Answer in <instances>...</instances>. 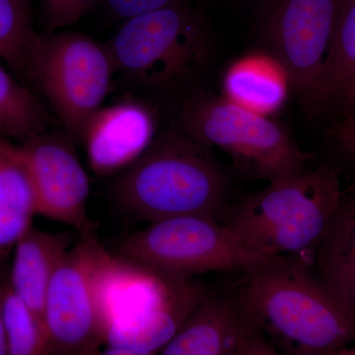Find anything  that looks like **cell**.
Segmentation results:
<instances>
[{"instance_id":"obj_1","label":"cell","mask_w":355,"mask_h":355,"mask_svg":"<svg viewBox=\"0 0 355 355\" xmlns=\"http://www.w3.org/2000/svg\"><path fill=\"white\" fill-rule=\"evenodd\" d=\"M309 263L270 257L238 273L242 317L282 355H338L355 342V315L313 277Z\"/></svg>"},{"instance_id":"obj_2","label":"cell","mask_w":355,"mask_h":355,"mask_svg":"<svg viewBox=\"0 0 355 355\" xmlns=\"http://www.w3.org/2000/svg\"><path fill=\"white\" fill-rule=\"evenodd\" d=\"M343 198L338 172L323 166L250 193L229 209L222 223L254 263L282 256L310 263Z\"/></svg>"},{"instance_id":"obj_3","label":"cell","mask_w":355,"mask_h":355,"mask_svg":"<svg viewBox=\"0 0 355 355\" xmlns=\"http://www.w3.org/2000/svg\"><path fill=\"white\" fill-rule=\"evenodd\" d=\"M207 149L182 130L159 135L119 179V202L149 222L184 216L218 219L228 184Z\"/></svg>"},{"instance_id":"obj_4","label":"cell","mask_w":355,"mask_h":355,"mask_svg":"<svg viewBox=\"0 0 355 355\" xmlns=\"http://www.w3.org/2000/svg\"><path fill=\"white\" fill-rule=\"evenodd\" d=\"M106 46L116 71L144 87L168 89L197 76L210 41L202 16L183 3L125 20Z\"/></svg>"},{"instance_id":"obj_5","label":"cell","mask_w":355,"mask_h":355,"mask_svg":"<svg viewBox=\"0 0 355 355\" xmlns=\"http://www.w3.org/2000/svg\"><path fill=\"white\" fill-rule=\"evenodd\" d=\"M181 130L203 146L228 154L245 176L268 183L306 171L310 158L279 123L225 97L198 94L189 99Z\"/></svg>"},{"instance_id":"obj_6","label":"cell","mask_w":355,"mask_h":355,"mask_svg":"<svg viewBox=\"0 0 355 355\" xmlns=\"http://www.w3.org/2000/svg\"><path fill=\"white\" fill-rule=\"evenodd\" d=\"M116 72L106 46L74 32L39 35L29 84L48 99L70 137L83 141L86 130L111 88Z\"/></svg>"},{"instance_id":"obj_7","label":"cell","mask_w":355,"mask_h":355,"mask_svg":"<svg viewBox=\"0 0 355 355\" xmlns=\"http://www.w3.org/2000/svg\"><path fill=\"white\" fill-rule=\"evenodd\" d=\"M121 257L170 279L209 272H241L254 261L224 223L184 216L150 222L120 245Z\"/></svg>"},{"instance_id":"obj_8","label":"cell","mask_w":355,"mask_h":355,"mask_svg":"<svg viewBox=\"0 0 355 355\" xmlns=\"http://www.w3.org/2000/svg\"><path fill=\"white\" fill-rule=\"evenodd\" d=\"M109 254L96 236L79 238L58 263L43 313L51 355H91L105 343L96 284Z\"/></svg>"},{"instance_id":"obj_9","label":"cell","mask_w":355,"mask_h":355,"mask_svg":"<svg viewBox=\"0 0 355 355\" xmlns=\"http://www.w3.org/2000/svg\"><path fill=\"white\" fill-rule=\"evenodd\" d=\"M340 6V0H265L256 11L259 38L302 102L321 76Z\"/></svg>"},{"instance_id":"obj_10","label":"cell","mask_w":355,"mask_h":355,"mask_svg":"<svg viewBox=\"0 0 355 355\" xmlns=\"http://www.w3.org/2000/svg\"><path fill=\"white\" fill-rule=\"evenodd\" d=\"M18 146L31 175L38 214L70 226L79 238L96 236L87 211L88 176L69 137L42 132Z\"/></svg>"},{"instance_id":"obj_11","label":"cell","mask_w":355,"mask_h":355,"mask_svg":"<svg viewBox=\"0 0 355 355\" xmlns=\"http://www.w3.org/2000/svg\"><path fill=\"white\" fill-rule=\"evenodd\" d=\"M154 133L153 112L140 102L100 109L83 139L91 168L97 174L110 175L130 167L153 144Z\"/></svg>"},{"instance_id":"obj_12","label":"cell","mask_w":355,"mask_h":355,"mask_svg":"<svg viewBox=\"0 0 355 355\" xmlns=\"http://www.w3.org/2000/svg\"><path fill=\"white\" fill-rule=\"evenodd\" d=\"M243 318L232 292L205 291L160 355H233Z\"/></svg>"},{"instance_id":"obj_13","label":"cell","mask_w":355,"mask_h":355,"mask_svg":"<svg viewBox=\"0 0 355 355\" xmlns=\"http://www.w3.org/2000/svg\"><path fill=\"white\" fill-rule=\"evenodd\" d=\"M74 232H48L31 226L16 243L10 275L13 291L43 319L44 298L58 263L73 246Z\"/></svg>"},{"instance_id":"obj_14","label":"cell","mask_w":355,"mask_h":355,"mask_svg":"<svg viewBox=\"0 0 355 355\" xmlns=\"http://www.w3.org/2000/svg\"><path fill=\"white\" fill-rule=\"evenodd\" d=\"M36 214V191L20 147L0 137V273Z\"/></svg>"},{"instance_id":"obj_15","label":"cell","mask_w":355,"mask_h":355,"mask_svg":"<svg viewBox=\"0 0 355 355\" xmlns=\"http://www.w3.org/2000/svg\"><path fill=\"white\" fill-rule=\"evenodd\" d=\"M291 86L286 70L270 55H251L229 67L224 97L254 113L268 114L286 102Z\"/></svg>"},{"instance_id":"obj_16","label":"cell","mask_w":355,"mask_h":355,"mask_svg":"<svg viewBox=\"0 0 355 355\" xmlns=\"http://www.w3.org/2000/svg\"><path fill=\"white\" fill-rule=\"evenodd\" d=\"M315 261L320 279L355 315V193L343 198Z\"/></svg>"},{"instance_id":"obj_17","label":"cell","mask_w":355,"mask_h":355,"mask_svg":"<svg viewBox=\"0 0 355 355\" xmlns=\"http://www.w3.org/2000/svg\"><path fill=\"white\" fill-rule=\"evenodd\" d=\"M354 76L355 0H340L321 76L303 103L315 113L331 106Z\"/></svg>"},{"instance_id":"obj_18","label":"cell","mask_w":355,"mask_h":355,"mask_svg":"<svg viewBox=\"0 0 355 355\" xmlns=\"http://www.w3.org/2000/svg\"><path fill=\"white\" fill-rule=\"evenodd\" d=\"M50 116L27 84L0 67V137L24 141L46 130Z\"/></svg>"},{"instance_id":"obj_19","label":"cell","mask_w":355,"mask_h":355,"mask_svg":"<svg viewBox=\"0 0 355 355\" xmlns=\"http://www.w3.org/2000/svg\"><path fill=\"white\" fill-rule=\"evenodd\" d=\"M32 6L33 0H0V58L28 84L40 35L33 26Z\"/></svg>"},{"instance_id":"obj_20","label":"cell","mask_w":355,"mask_h":355,"mask_svg":"<svg viewBox=\"0 0 355 355\" xmlns=\"http://www.w3.org/2000/svg\"><path fill=\"white\" fill-rule=\"evenodd\" d=\"M0 306L8 355H51L44 320L13 291L2 277Z\"/></svg>"},{"instance_id":"obj_21","label":"cell","mask_w":355,"mask_h":355,"mask_svg":"<svg viewBox=\"0 0 355 355\" xmlns=\"http://www.w3.org/2000/svg\"><path fill=\"white\" fill-rule=\"evenodd\" d=\"M46 34L76 24L101 0H41Z\"/></svg>"},{"instance_id":"obj_22","label":"cell","mask_w":355,"mask_h":355,"mask_svg":"<svg viewBox=\"0 0 355 355\" xmlns=\"http://www.w3.org/2000/svg\"><path fill=\"white\" fill-rule=\"evenodd\" d=\"M105 1L109 10L114 16L123 20L165 8V7L189 3L188 0H105Z\"/></svg>"},{"instance_id":"obj_23","label":"cell","mask_w":355,"mask_h":355,"mask_svg":"<svg viewBox=\"0 0 355 355\" xmlns=\"http://www.w3.org/2000/svg\"><path fill=\"white\" fill-rule=\"evenodd\" d=\"M334 137L340 153L355 161V111L343 116L334 130Z\"/></svg>"},{"instance_id":"obj_24","label":"cell","mask_w":355,"mask_h":355,"mask_svg":"<svg viewBox=\"0 0 355 355\" xmlns=\"http://www.w3.org/2000/svg\"><path fill=\"white\" fill-rule=\"evenodd\" d=\"M336 103L340 105L343 116H347L355 111V76L343 90Z\"/></svg>"},{"instance_id":"obj_25","label":"cell","mask_w":355,"mask_h":355,"mask_svg":"<svg viewBox=\"0 0 355 355\" xmlns=\"http://www.w3.org/2000/svg\"><path fill=\"white\" fill-rule=\"evenodd\" d=\"M91 355H156L144 354V352H135V350L125 349V347H116V345H107L104 349H96Z\"/></svg>"},{"instance_id":"obj_26","label":"cell","mask_w":355,"mask_h":355,"mask_svg":"<svg viewBox=\"0 0 355 355\" xmlns=\"http://www.w3.org/2000/svg\"><path fill=\"white\" fill-rule=\"evenodd\" d=\"M1 273H0V284H1ZM0 355H8L6 331H4L3 320H2L1 306H0Z\"/></svg>"},{"instance_id":"obj_27","label":"cell","mask_w":355,"mask_h":355,"mask_svg":"<svg viewBox=\"0 0 355 355\" xmlns=\"http://www.w3.org/2000/svg\"><path fill=\"white\" fill-rule=\"evenodd\" d=\"M233 1L240 2V3L248 4L254 7V10H258L265 0H233Z\"/></svg>"},{"instance_id":"obj_28","label":"cell","mask_w":355,"mask_h":355,"mask_svg":"<svg viewBox=\"0 0 355 355\" xmlns=\"http://www.w3.org/2000/svg\"><path fill=\"white\" fill-rule=\"evenodd\" d=\"M338 355H355V347H349L343 349Z\"/></svg>"},{"instance_id":"obj_29","label":"cell","mask_w":355,"mask_h":355,"mask_svg":"<svg viewBox=\"0 0 355 355\" xmlns=\"http://www.w3.org/2000/svg\"><path fill=\"white\" fill-rule=\"evenodd\" d=\"M268 355H282L279 354V352H277V349H275V347H270V350H268Z\"/></svg>"}]
</instances>
